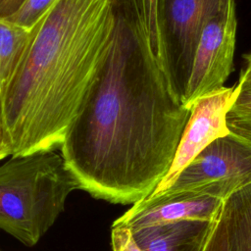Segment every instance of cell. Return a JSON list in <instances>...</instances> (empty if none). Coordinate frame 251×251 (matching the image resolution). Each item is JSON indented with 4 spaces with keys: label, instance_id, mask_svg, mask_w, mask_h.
<instances>
[{
    "label": "cell",
    "instance_id": "obj_13",
    "mask_svg": "<svg viewBox=\"0 0 251 251\" xmlns=\"http://www.w3.org/2000/svg\"><path fill=\"white\" fill-rule=\"evenodd\" d=\"M235 100L231 106L229 115L251 120V87H240L237 84Z\"/></svg>",
    "mask_w": 251,
    "mask_h": 251
},
{
    "label": "cell",
    "instance_id": "obj_12",
    "mask_svg": "<svg viewBox=\"0 0 251 251\" xmlns=\"http://www.w3.org/2000/svg\"><path fill=\"white\" fill-rule=\"evenodd\" d=\"M54 1L55 0H25L23 6L7 20L25 27L32 28Z\"/></svg>",
    "mask_w": 251,
    "mask_h": 251
},
{
    "label": "cell",
    "instance_id": "obj_5",
    "mask_svg": "<svg viewBox=\"0 0 251 251\" xmlns=\"http://www.w3.org/2000/svg\"><path fill=\"white\" fill-rule=\"evenodd\" d=\"M249 183L251 143L229 131L204 148L174 182L157 195L194 192L226 200Z\"/></svg>",
    "mask_w": 251,
    "mask_h": 251
},
{
    "label": "cell",
    "instance_id": "obj_11",
    "mask_svg": "<svg viewBox=\"0 0 251 251\" xmlns=\"http://www.w3.org/2000/svg\"><path fill=\"white\" fill-rule=\"evenodd\" d=\"M31 33L32 28L0 18V94L16 70Z\"/></svg>",
    "mask_w": 251,
    "mask_h": 251
},
{
    "label": "cell",
    "instance_id": "obj_3",
    "mask_svg": "<svg viewBox=\"0 0 251 251\" xmlns=\"http://www.w3.org/2000/svg\"><path fill=\"white\" fill-rule=\"evenodd\" d=\"M75 189L78 180L58 149L12 156L0 166V229L35 245Z\"/></svg>",
    "mask_w": 251,
    "mask_h": 251
},
{
    "label": "cell",
    "instance_id": "obj_10",
    "mask_svg": "<svg viewBox=\"0 0 251 251\" xmlns=\"http://www.w3.org/2000/svg\"><path fill=\"white\" fill-rule=\"evenodd\" d=\"M222 216L227 251H251V183L225 200Z\"/></svg>",
    "mask_w": 251,
    "mask_h": 251
},
{
    "label": "cell",
    "instance_id": "obj_6",
    "mask_svg": "<svg viewBox=\"0 0 251 251\" xmlns=\"http://www.w3.org/2000/svg\"><path fill=\"white\" fill-rule=\"evenodd\" d=\"M236 29L235 1L205 25L194 55L183 101L186 108L190 109L199 98L225 86L233 71Z\"/></svg>",
    "mask_w": 251,
    "mask_h": 251
},
{
    "label": "cell",
    "instance_id": "obj_15",
    "mask_svg": "<svg viewBox=\"0 0 251 251\" xmlns=\"http://www.w3.org/2000/svg\"><path fill=\"white\" fill-rule=\"evenodd\" d=\"M204 251H227L226 228L222 214L213 229Z\"/></svg>",
    "mask_w": 251,
    "mask_h": 251
},
{
    "label": "cell",
    "instance_id": "obj_9",
    "mask_svg": "<svg viewBox=\"0 0 251 251\" xmlns=\"http://www.w3.org/2000/svg\"><path fill=\"white\" fill-rule=\"evenodd\" d=\"M218 220H184L127 229L140 251H204Z\"/></svg>",
    "mask_w": 251,
    "mask_h": 251
},
{
    "label": "cell",
    "instance_id": "obj_4",
    "mask_svg": "<svg viewBox=\"0 0 251 251\" xmlns=\"http://www.w3.org/2000/svg\"><path fill=\"white\" fill-rule=\"evenodd\" d=\"M235 0H151L153 45L176 96L183 104L194 55L207 22Z\"/></svg>",
    "mask_w": 251,
    "mask_h": 251
},
{
    "label": "cell",
    "instance_id": "obj_17",
    "mask_svg": "<svg viewBox=\"0 0 251 251\" xmlns=\"http://www.w3.org/2000/svg\"><path fill=\"white\" fill-rule=\"evenodd\" d=\"M25 0H0V18L8 19L13 16Z\"/></svg>",
    "mask_w": 251,
    "mask_h": 251
},
{
    "label": "cell",
    "instance_id": "obj_7",
    "mask_svg": "<svg viewBox=\"0 0 251 251\" xmlns=\"http://www.w3.org/2000/svg\"><path fill=\"white\" fill-rule=\"evenodd\" d=\"M235 96V85L224 86L199 98L191 106L190 116L171 168L150 195H157L166 190L204 148L215 139L229 133L226 118Z\"/></svg>",
    "mask_w": 251,
    "mask_h": 251
},
{
    "label": "cell",
    "instance_id": "obj_14",
    "mask_svg": "<svg viewBox=\"0 0 251 251\" xmlns=\"http://www.w3.org/2000/svg\"><path fill=\"white\" fill-rule=\"evenodd\" d=\"M111 244L113 251H140L126 227L112 226Z\"/></svg>",
    "mask_w": 251,
    "mask_h": 251
},
{
    "label": "cell",
    "instance_id": "obj_16",
    "mask_svg": "<svg viewBox=\"0 0 251 251\" xmlns=\"http://www.w3.org/2000/svg\"><path fill=\"white\" fill-rule=\"evenodd\" d=\"M244 65L241 68L237 85L240 87H251V51L242 56Z\"/></svg>",
    "mask_w": 251,
    "mask_h": 251
},
{
    "label": "cell",
    "instance_id": "obj_1",
    "mask_svg": "<svg viewBox=\"0 0 251 251\" xmlns=\"http://www.w3.org/2000/svg\"><path fill=\"white\" fill-rule=\"evenodd\" d=\"M106 60L60 151L80 189L111 203L148 197L169 172L190 116L153 45L147 0H115Z\"/></svg>",
    "mask_w": 251,
    "mask_h": 251
},
{
    "label": "cell",
    "instance_id": "obj_2",
    "mask_svg": "<svg viewBox=\"0 0 251 251\" xmlns=\"http://www.w3.org/2000/svg\"><path fill=\"white\" fill-rule=\"evenodd\" d=\"M115 0H55L0 94L11 156L58 149L108 55Z\"/></svg>",
    "mask_w": 251,
    "mask_h": 251
},
{
    "label": "cell",
    "instance_id": "obj_8",
    "mask_svg": "<svg viewBox=\"0 0 251 251\" xmlns=\"http://www.w3.org/2000/svg\"><path fill=\"white\" fill-rule=\"evenodd\" d=\"M225 200L194 192L165 193L148 196L132 205L112 226L128 229L184 220L217 221Z\"/></svg>",
    "mask_w": 251,
    "mask_h": 251
},
{
    "label": "cell",
    "instance_id": "obj_18",
    "mask_svg": "<svg viewBox=\"0 0 251 251\" xmlns=\"http://www.w3.org/2000/svg\"><path fill=\"white\" fill-rule=\"evenodd\" d=\"M7 156H11V146H10L9 138L5 128V124H4L2 109L0 104V160H2Z\"/></svg>",
    "mask_w": 251,
    "mask_h": 251
}]
</instances>
